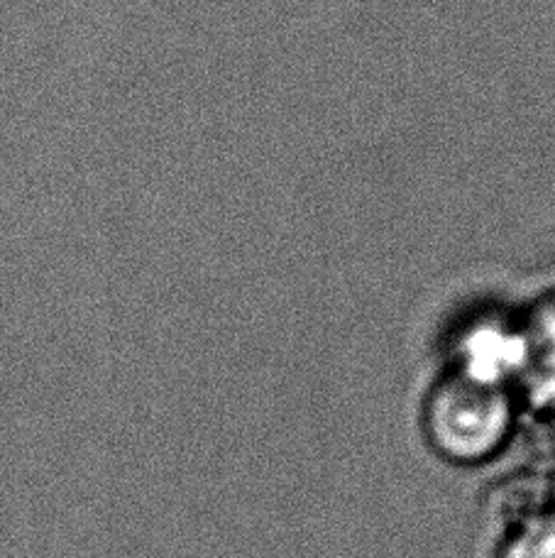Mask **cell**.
<instances>
[{"label": "cell", "mask_w": 555, "mask_h": 558, "mask_svg": "<svg viewBox=\"0 0 555 558\" xmlns=\"http://www.w3.org/2000/svg\"><path fill=\"white\" fill-rule=\"evenodd\" d=\"M523 407L509 387L441 371L421 400V434L441 461L474 468L511 446Z\"/></svg>", "instance_id": "1"}, {"label": "cell", "mask_w": 555, "mask_h": 558, "mask_svg": "<svg viewBox=\"0 0 555 558\" xmlns=\"http://www.w3.org/2000/svg\"><path fill=\"white\" fill-rule=\"evenodd\" d=\"M519 306L474 302L451 318L441 336L443 371L514 390L521 371Z\"/></svg>", "instance_id": "2"}, {"label": "cell", "mask_w": 555, "mask_h": 558, "mask_svg": "<svg viewBox=\"0 0 555 558\" xmlns=\"http://www.w3.org/2000/svg\"><path fill=\"white\" fill-rule=\"evenodd\" d=\"M519 314L523 353L514 392L527 412L555 418V287L519 306Z\"/></svg>", "instance_id": "3"}, {"label": "cell", "mask_w": 555, "mask_h": 558, "mask_svg": "<svg viewBox=\"0 0 555 558\" xmlns=\"http://www.w3.org/2000/svg\"><path fill=\"white\" fill-rule=\"evenodd\" d=\"M492 558H555V502L499 530Z\"/></svg>", "instance_id": "4"}]
</instances>
